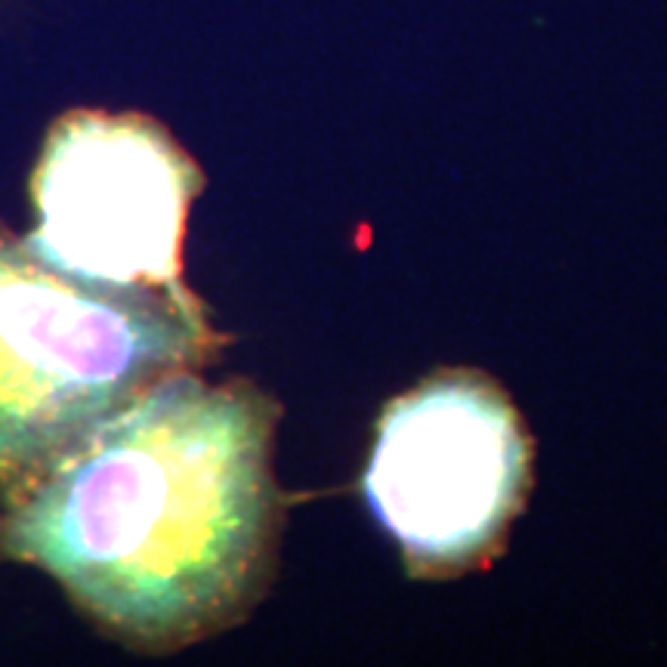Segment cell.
<instances>
[{
	"label": "cell",
	"instance_id": "cell-2",
	"mask_svg": "<svg viewBox=\"0 0 667 667\" xmlns=\"http://www.w3.org/2000/svg\"><path fill=\"white\" fill-rule=\"evenodd\" d=\"M226 334L189 288H102L0 223V488L152 384L216 362Z\"/></svg>",
	"mask_w": 667,
	"mask_h": 667
},
{
	"label": "cell",
	"instance_id": "cell-3",
	"mask_svg": "<svg viewBox=\"0 0 667 667\" xmlns=\"http://www.w3.org/2000/svg\"><path fill=\"white\" fill-rule=\"evenodd\" d=\"M532 476L534 442L507 389L439 368L384 405L362 488L408 577L451 581L503 553Z\"/></svg>",
	"mask_w": 667,
	"mask_h": 667
},
{
	"label": "cell",
	"instance_id": "cell-4",
	"mask_svg": "<svg viewBox=\"0 0 667 667\" xmlns=\"http://www.w3.org/2000/svg\"><path fill=\"white\" fill-rule=\"evenodd\" d=\"M204 173L142 111L71 109L40 142L31 250L102 288H183V241Z\"/></svg>",
	"mask_w": 667,
	"mask_h": 667
},
{
	"label": "cell",
	"instance_id": "cell-1",
	"mask_svg": "<svg viewBox=\"0 0 667 667\" xmlns=\"http://www.w3.org/2000/svg\"><path fill=\"white\" fill-rule=\"evenodd\" d=\"M279 420L247 377L170 374L0 488V559L47 572L140 655L235 630L279 575Z\"/></svg>",
	"mask_w": 667,
	"mask_h": 667
}]
</instances>
